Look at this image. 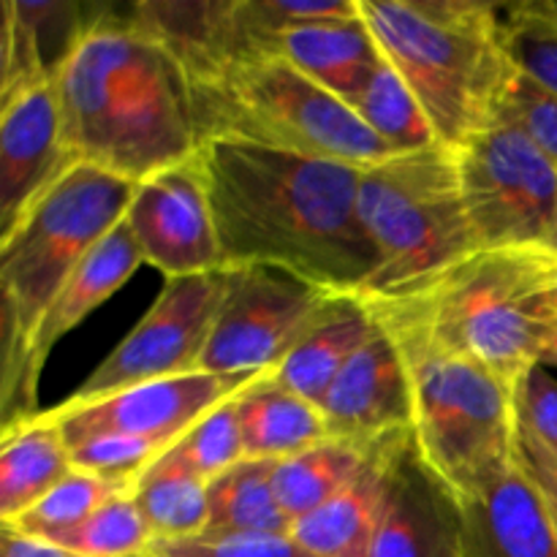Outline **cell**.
<instances>
[{"instance_id": "6da1fadb", "label": "cell", "mask_w": 557, "mask_h": 557, "mask_svg": "<svg viewBox=\"0 0 557 557\" xmlns=\"http://www.w3.org/2000/svg\"><path fill=\"white\" fill-rule=\"evenodd\" d=\"M199 158L223 270L275 267L330 294L368 292L379 250L359 215L362 166L223 139Z\"/></svg>"}, {"instance_id": "7a4b0ae2", "label": "cell", "mask_w": 557, "mask_h": 557, "mask_svg": "<svg viewBox=\"0 0 557 557\" xmlns=\"http://www.w3.org/2000/svg\"><path fill=\"white\" fill-rule=\"evenodd\" d=\"M60 114L76 163L128 183L199 152L190 82L128 16L103 11L58 76Z\"/></svg>"}, {"instance_id": "3957f363", "label": "cell", "mask_w": 557, "mask_h": 557, "mask_svg": "<svg viewBox=\"0 0 557 557\" xmlns=\"http://www.w3.org/2000/svg\"><path fill=\"white\" fill-rule=\"evenodd\" d=\"M381 52L444 147L460 152L504 112L517 65L504 11L479 0H359Z\"/></svg>"}, {"instance_id": "277c9868", "label": "cell", "mask_w": 557, "mask_h": 557, "mask_svg": "<svg viewBox=\"0 0 557 557\" xmlns=\"http://www.w3.org/2000/svg\"><path fill=\"white\" fill-rule=\"evenodd\" d=\"M364 302L406 364L419 455L457 498H476L520 462L517 389L446 348L406 299Z\"/></svg>"}, {"instance_id": "5b68a950", "label": "cell", "mask_w": 557, "mask_h": 557, "mask_svg": "<svg viewBox=\"0 0 557 557\" xmlns=\"http://www.w3.org/2000/svg\"><path fill=\"white\" fill-rule=\"evenodd\" d=\"M136 183L76 163L5 239H0V413L3 430L38 413L25 375L49 305L85 256L128 212Z\"/></svg>"}, {"instance_id": "8992f818", "label": "cell", "mask_w": 557, "mask_h": 557, "mask_svg": "<svg viewBox=\"0 0 557 557\" xmlns=\"http://www.w3.org/2000/svg\"><path fill=\"white\" fill-rule=\"evenodd\" d=\"M190 101L201 145L248 141L351 166L395 156L346 101L277 54H250L190 79Z\"/></svg>"}, {"instance_id": "52a82bcc", "label": "cell", "mask_w": 557, "mask_h": 557, "mask_svg": "<svg viewBox=\"0 0 557 557\" xmlns=\"http://www.w3.org/2000/svg\"><path fill=\"white\" fill-rule=\"evenodd\" d=\"M359 215L379 250L362 299H406L479 253L457 152L444 145L362 166Z\"/></svg>"}, {"instance_id": "ba28073f", "label": "cell", "mask_w": 557, "mask_h": 557, "mask_svg": "<svg viewBox=\"0 0 557 557\" xmlns=\"http://www.w3.org/2000/svg\"><path fill=\"white\" fill-rule=\"evenodd\" d=\"M435 337L517 389L557 335L547 250H479L417 297Z\"/></svg>"}, {"instance_id": "9c48e42d", "label": "cell", "mask_w": 557, "mask_h": 557, "mask_svg": "<svg viewBox=\"0 0 557 557\" xmlns=\"http://www.w3.org/2000/svg\"><path fill=\"white\" fill-rule=\"evenodd\" d=\"M460 183L479 250H549L557 163L500 114L460 152Z\"/></svg>"}, {"instance_id": "30bf717a", "label": "cell", "mask_w": 557, "mask_h": 557, "mask_svg": "<svg viewBox=\"0 0 557 557\" xmlns=\"http://www.w3.org/2000/svg\"><path fill=\"white\" fill-rule=\"evenodd\" d=\"M332 297L337 294L275 267L223 270L201 373H275Z\"/></svg>"}, {"instance_id": "8fae6325", "label": "cell", "mask_w": 557, "mask_h": 557, "mask_svg": "<svg viewBox=\"0 0 557 557\" xmlns=\"http://www.w3.org/2000/svg\"><path fill=\"white\" fill-rule=\"evenodd\" d=\"M221 294L223 270L163 283L139 324L58 408H82L131 386L201 373Z\"/></svg>"}, {"instance_id": "7c38bea8", "label": "cell", "mask_w": 557, "mask_h": 557, "mask_svg": "<svg viewBox=\"0 0 557 557\" xmlns=\"http://www.w3.org/2000/svg\"><path fill=\"white\" fill-rule=\"evenodd\" d=\"M264 375L272 373L174 375V379L114 392L90 406L52 408L47 417L58 422L69 446L98 438V435H134V438L177 444L207 413L237 397Z\"/></svg>"}, {"instance_id": "4fadbf2b", "label": "cell", "mask_w": 557, "mask_h": 557, "mask_svg": "<svg viewBox=\"0 0 557 557\" xmlns=\"http://www.w3.org/2000/svg\"><path fill=\"white\" fill-rule=\"evenodd\" d=\"M125 223L139 245L141 261L166 281L223 270L199 152L136 185Z\"/></svg>"}, {"instance_id": "5bb4252c", "label": "cell", "mask_w": 557, "mask_h": 557, "mask_svg": "<svg viewBox=\"0 0 557 557\" xmlns=\"http://www.w3.org/2000/svg\"><path fill=\"white\" fill-rule=\"evenodd\" d=\"M76 166L63 134L58 82L0 96V239Z\"/></svg>"}, {"instance_id": "9a60e30c", "label": "cell", "mask_w": 557, "mask_h": 557, "mask_svg": "<svg viewBox=\"0 0 557 557\" xmlns=\"http://www.w3.org/2000/svg\"><path fill=\"white\" fill-rule=\"evenodd\" d=\"M370 557H466L460 498L422 460L413 433L403 441L392 466Z\"/></svg>"}, {"instance_id": "2e32d148", "label": "cell", "mask_w": 557, "mask_h": 557, "mask_svg": "<svg viewBox=\"0 0 557 557\" xmlns=\"http://www.w3.org/2000/svg\"><path fill=\"white\" fill-rule=\"evenodd\" d=\"M319 408L330 438L359 446L411 430V384L400 351L384 330L354 354Z\"/></svg>"}, {"instance_id": "e0dca14e", "label": "cell", "mask_w": 557, "mask_h": 557, "mask_svg": "<svg viewBox=\"0 0 557 557\" xmlns=\"http://www.w3.org/2000/svg\"><path fill=\"white\" fill-rule=\"evenodd\" d=\"M128 20L177 60L188 82L267 54L248 25L245 0H145Z\"/></svg>"}, {"instance_id": "ac0fdd59", "label": "cell", "mask_w": 557, "mask_h": 557, "mask_svg": "<svg viewBox=\"0 0 557 557\" xmlns=\"http://www.w3.org/2000/svg\"><path fill=\"white\" fill-rule=\"evenodd\" d=\"M107 9L74 0H5L0 96L58 82L85 33Z\"/></svg>"}, {"instance_id": "d6986e66", "label": "cell", "mask_w": 557, "mask_h": 557, "mask_svg": "<svg viewBox=\"0 0 557 557\" xmlns=\"http://www.w3.org/2000/svg\"><path fill=\"white\" fill-rule=\"evenodd\" d=\"M466 557H557V525L525 462L460 500Z\"/></svg>"}, {"instance_id": "ffe728a7", "label": "cell", "mask_w": 557, "mask_h": 557, "mask_svg": "<svg viewBox=\"0 0 557 557\" xmlns=\"http://www.w3.org/2000/svg\"><path fill=\"white\" fill-rule=\"evenodd\" d=\"M411 430L384 435L368 451L362 471L313 515L294 522L292 536L315 557H370L389 493L392 466Z\"/></svg>"}, {"instance_id": "44dd1931", "label": "cell", "mask_w": 557, "mask_h": 557, "mask_svg": "<svg viewBox=\"0 0 557 557\" xmlns=\"http://www.w3.org/2000/svg\"><path fill=\"white\" fill-rule=\"evenodd\" d=\"M145 264L136 245L131 226L123 221L85 256L79 267L71 272L65 286L49 305L41 326L33 341L30 359H27V397L38 408V381H41L44 364H47L52 348L69 335L74 326H79L96 308H101L112 294H117L131 281L139 267Z\"/></svg>"}, {"instance_id": "7402d4cb", "label": "cell", "mask_w": 557, "mask_h": 557, "mask_svg": "<svg viewBox=\"0 0 557 557\" xmlns=\"http://www.w3.org/2000/svg\"><path fill=\"white\" fill-rule=\"evenodd\" d=\"M270 52L346 103L362 92L384 63V52L362 14L286 27L272 38Z\"/></svg>"}, {"instance_id": "603a6c76", "label": "cell", "mask_w": 557, "mask_h": 557, "mask_svg": "<svg viewBox=\"0 0 557 557\" xmlns=\"http://www.w3.org/2000/svg\"><path fill=\"white\" fill-rule=\"evenodd\" d=\"M379 330V319L362 297L337 294L315 315L294 351L283 359L281 368L275 370V379L286 389L321 406L341 370Z\"/></svg>"}, {"instance_id": "cb8c5ba5", "label": "cell", "mask_w": 557, "mask_h": 557, "mask_svg": "<svg viewBox=\"0 0 557 557\" xmlns=\"http://www.w3.org/2000/svg\"><path fill=\"white\" fill-rule=\"evenodd\" d=\"M0 435V522H14L74 471V457L47 411Z\"/></svg>"}, {"instance_id": "d4e9b609", "label": "cell", "mask_w": 557, "mask_h": 557, "mask_svg": "<svg viewBox=\"0 0 557 557\" xmlns=\"http://www.w3.org/2000/svg\"><path fill=\"white\" fill-rule=\"evenodd\" d=\"M239 428L250 460H286L330 438L324 411L286 389L275 373L243 392Z\"/></svg>"}, {"instance_id": "484cf974", "label": "cell", "mask_w": 557, "mask_h": 557, "mask_svg": "<svg viewBox=\"0 0 557 557\" xmlns=\"http://www.w3.org/2000/svg\"><path fill=\"white\" fill-rule=\"evenodd\" d=\"M277 460H239L207 487L210 522L201 536H243V533H292L294 522L275 495Z\"/></svg>"}, {"instance_id": "4316f807", "label": "cell", "mask_w": 557, "mask_h": 557, "mask_svg": "<svg viewBox=\"0 0 557 557\" xmlns=\"http://www.w3.org/2000/svg\"><path fill=\"white\" fill-rule=\"evenodd\" d=\"M210 484L196 476L172 451L161 457L131 490L136 509L145 517L152 542H183L207 531Z\"/></svg>"}, {"instance_id": "83f0119b", "label": "cell", "mask_w": 557, "mask_h": 557, "mask_svg": "<svg viewBox=\"0 0 557 557\" xmlns=\"http://www.w3.org/2000/svg\"><path fill=\"white\" fill-rule=\"evenodd\" d=\"M373 446V444H370ZM370 446L326 438L275 462V495L288 520L297 522L335 498L368 460Z\"/></svg>"}, {"instance_id": "f1b7e54d", "label": "cell", "mask_w": 557, "mask_h": 557, "mask_svg": "<svg viewBox=\"0 0 557 557\" xmlns=\"http://www.w3.org/2000/svg\"><path fill=\"white\" fill-rule=\"evenodd\" d=\"M348 107L395 156L441 145L417 96L386 58Z\"/></svg>"}, {"instance_id": "f546056e", "label": "cell", "mask_w": 557, "mask_h": 557, "mask_svg": "<svg viewBox=\"0 0 557 557\" xmlns=\"http://www.w3.org/2000/svg\"><path fill=\"white\" fill-rule=\"evenodd\" d=\"M131 490L123 487L117 482H109V479L96 476V473H87L74 468L58 487L49 490L30 511H25L22 517H16L14 522H3V525H14L16 531L30 533V536L49 539L58 536V533L71 531L79 522H85L92 511L101 509L109 500L120 498V495H128Z\"/></svg>"}, {"instance_id": "4dcf8cb0", "label": "cell", "mask_w": 557, "mask_h": 557, "mask_svg": "<svg viewBox=\"0 0 557 557\" xmlns=\"http://www.w3.org/2000/svg\"><path fill=\"white\" fill-rule=\"evenodd\" d=\"M47 542L79 557H136L150 549L152 533L128 493L103 504L71 531L49 536Z\"/></svg>"}, {"instance_id": "1f68e13d", "label": "cell", "mask_w": 557, "mask_h": 557, "mask_svg": "<svg viewBox=\"0 0 557 557\" xmlns=\"http://www.w3.org/2000/svg\"><path fill=\"white\" fill-rule=\"evenodd\" d=\"M239 397H243V392L223 403V406H218L215 411L207 413L199 424H194L169 449L207 484L221 476V473H226L228 468L237 466L239 460H245V441L243 428H239Z\"/></svg>"}, {"instance_id": "d6a6232c", "label": "cell", "mask_w": 557, "mask_h": 557, "mask_svg": "<svg viewBox=\"0 0 557 557\" xmlns=\"http://www.w3.org/2000/svg\"><path fill=\"white\" fill-rule=\"evenodd\" d=\"M174 444L156 438H134V435H98L71 446L74 468L96 476L117 482L134 490V484L172 449Z\"/></svg>"}, {"instance_id": "836d02e7", "label": "cell", "mask_w": 557, "mask_h": 557, "mask_svg": "<svg viewBox=\"0 0 557 557\" xmlns=\"http://www.w3.org/2000/svg\"><path fill=\"white\" fill-rule=\"evenodd\" d=\"M156 557H315L292 533H243V536H196L183 542H152Z\"/></svg>"}, {"instance_id": "e575fe53", "label": "cell", "mask_w": 557, "mask_h": 557, "mask_svg": "<svg viewBox=\"0 0 557 557\" xmlns=\"http://www.w3.org/2000/svg\"><path fill=\"white\" fill-rule=\"evenodd\" d=\"M515 406L520 438L557 457V381L544 364L533 368L517 386Z\"/></svg>"}, {"instance_id": "d590c367", "label": "cell", "mask_w": 557, "mask_h": 557, "mask_svg": "<svg viewBox=\"0 0 557 557\" xmlns=\"http://www.w3.org/2000/svg\"><path fill=\"white\" fill-rule=\"evenodd\" d=\"M520 71V69H517ZM504 117L515 120L544 152L557 163V92L547 90L531 76L517 74L504 101Z\"/></svg>"}, {"instance_id": "8d00e7d4", "label": "cell", "mask_w": 557, "mask_h": 557, "mask_svg": "<svg viewBox=\"0 0 557 557\" xmlns=\"http://www.w3.org/2000/svg\"><path fill=\"white\" fill-rule=\"evenodd\" d=\"M0 557H79L47 539L30 536V533L16 531L14 525H3L0 539Z\"/></svg>"}, {"instance_id": "74e56055", "label": "cell", "mask_w": 557, "mask_h": 557, "mask_svg": "<svg viewBox=\"0 0 557 557\" xmlns=\"http://www.w3.org/2000/svg\"><path fill=\"white\" fill-rule=\"evenodd\" d=\"M520 457L539 484H544V487L555 490L557 493V457L555 455L544 451L542 446L531 444V441L520 438Z\"/></svg>"}, {"instance_id": "f35d334b", "label": "cell", "mask_w": 557, "mask_h": 557, "mask_svg": "<svg viewBox=\"0 0 557 557\" xmlns=\"http://www.w3.org/2000/svg\"><path fill=\"white\" fill-rule=\"evenodd\" d=\"M549 292H553L557 305V253H549Z\"/></svg>"}, {"instance_id": "ab89813d", "label": "cell", "mask_w": 557, "mask_h": 557, "mask_svg": "<svg viewBox=\"0 0 557 557\" xmlns=\"http://www.w3.org/2000/svg\"><path fill=\"white\" fill-rule=\"evenodd\" d=\"M536 484H539V482H536ZM539 487H542L544 498H547V504H549V511H553V517H555V525H557V493H555V490L544 487V484H539Z\"/></svg>"}, {"instance_id": "60d3db41", "label": "cell", "mask_w": 557, "mask_h": 557, "mask_svg": "<svg viewBox=\"0 0 557 557\" xmlns=\"http://www.w3.org/2000/svg\"><path fill=\"white\" fill-rule=\"evenodd\" d=\"M547 364H557V335L553 337V343H549L547 354H544V368H547Z\"/></svg>"}, {"instance_id": "b9f144b4", "label": "cell", "mask_w": 557, "mask_h": 557, "mask_svg": "<svg viewBox=\"0 0 557 557\" xmlns=\"http://www.w3.org/2000/svg\"><path fill=\"white\" fill-rule=\"evenodd\" d=\"M542 3H544V9H547L549 14H553L557 20V0H542Z\"/></svg>"}, {"instance_id": "7bdbcfd3", "label": "cell", "mask_w": 557, "mask_h": 557, "mask_svg": "<svg viewBox=\"0 0 557 557\" xmlns=\"http://www.w3.org/2000/svg\"><path fill=\"white\" fill-rule=\"evenodd\" d=\"M549 253H557V218H555V232H553V243H549Z\"/></svg>"}, {"instance_id": "ee69618b", "label": "cell", "mask_w": 557, "mask_h": 557, "mask_svg": "<svg viewBox=\"0 0 557 557\" xmlns=\"http://www.w3.org/2000/svg\"><path fill=\"white\" fill-rule=\"evenodd\" d=\"M136 557H156V555H152V553H150V549H147V553H141V555H136Z\"/></svg>"}]
</instances>
